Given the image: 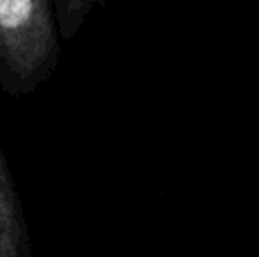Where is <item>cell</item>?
Masks as SVG:
<instances>
[{"label": "cell", "mask_w": 259, "mask_h": 257, "mask_svg": "<svg viewBox=\"0 0 259 257\" xmlns=\"http://www.w3.org/2000/svg\"><path fill=\"white\" fill-rule=\"evenodd\" d=\"M55 0H0V89L30 96L55 73L62 55Z\"/></svg>", "instance_id": "6da1fadb"}, {"label": "cell", "mask_w": 259, "mask_h": 257, "mask_svg": "<svg viewBox=\"0 0 259 257\" xmlns=\"http://www.w3.org/2000/svg\"><path fill=\"white\" fill-rule=\"evenodd\" d=\"M25 209L14 185L7 157L0 148V257H30Z\"/></svg>", "instance_id": "7a4b0ae2"}, {"label": "cell", "mask_w": 259, "mask_h": 257, "mask_svg": "<svg viewBox=\"0 0 259 257\" xmlns=\"http://www.w3.org/2000/svg\"><path fill=\"white\" fill-rule=\"evenodd\" d=\"M105 5V0H55L57 12V27L62 39H73L89 18L96 7Z\"/></svg>", "instance_id": "3957f363"}]
</instances>
